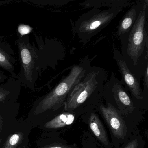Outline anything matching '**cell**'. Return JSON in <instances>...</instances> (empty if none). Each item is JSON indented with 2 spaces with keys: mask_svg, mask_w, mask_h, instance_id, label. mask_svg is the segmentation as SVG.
<instances>
[{
  "mask_svg": "<svg viewBox=\"0 0 148 148\" xmlns=\"http://www.w3.org/2000/svg\"><path fill=\"white\" fill-rule=\"evenodd\" d=\"M34 41L30 42L29 34L18 35L16 41L19 53L20 69L17 79L21 86L37 91L36 82L44 71L52 66V49L51 42L33 32Z\"/></svg>",
  "mask_w": 148,
  "mask_h": 148,
  "instance_id": "obj_1",
  "label": "cell"
},
{
  "mask_svg": "<svg viewBox=\"0 0 148 148\" xmlns=\"http://www.w3.org/2000/svg\"><path fill=\"white\" fill-rule=\"evenodd\" d=\"M148 1L144 0L137 18L128 34L119 39L121 52L131 71L140 81L148 65Z\"/></svg>",
  "mask_w": 148,
  "mask_h": 148,
  "instance_id": "obj_2",
  "label": "cell"
},
{
  "mask_svg": "<svg viewBox=\"0 0 148 148\" xmlns=\"http://www.w3.org/2000/svg\"><path fill=\"white\" fill-rule=\"evenodd\" d=\"M90 66V62L86 60L79 64L73 66L69 73L41 98L35 109L34 114L38 115L48 110L55 111L60 108L72 90L84 78Z\"/></svg>",
  "mask_w": 148,
  "mask_h": 148,
  "instance_id": "obj_3",
  "label": "cell"
},
{
  "mask_svg": "<svg viewBox=\"0 0 148 148\" xmlns=\"http://www.w3.org/2000/svg\"><path fill=\"white\" fill-rule=\"evenodd\" d=\"M123 9L111 8L101 10L93 8L79 17L73 27V32L77 35L81 43L86 44L106 27Z\"/></svg>",
  "mask_w": 148,
  "mask_h": 148,
  "instance_id": "obj_4",
  "label": "cell"
},
{
  "mask_svg": "<svg viewBox=\"0 0 148 148\" xmlns=\"http://www.w3.org/2000/svg\"><path fill=\"white\" fill-rule=\"evenodd\" d=\"M107 73L103 68L90 66L84 78L73 88L64 103L66 110L77 109L98 91L103 89Z\"/></svg>",
  "mask_w": 148,
  "mask_h": 148,
  "instance_id": "obj_5",
  "label": "cell"
},
{
  "mask_svg": "<svg viewBox=\"0 0 148 148\" xmlns=\"http://www.w3.org/2000/svg\"><path fill=\"white\" fill-rule=\"evenodd\" d=\"M113 53L121 76L120 83L124 85L125 89L130 91L134 98L137 100L143 99L145 95L140 86V81L131 71L120 51L114 48Z\"/></svg>",
  "mask_w": 148,
  "mask_h": 148,
  "instance_id": "obj_6",
  "label": "cell"
},
{
  "mask_svg": "<svg viewBox=\"0 0 148 148\" xmlns=\"http://www.w3.org/2000/svg\"><path fill=\"white\" fill-rule=\"evenodd\" d=\"M104 86L110 91L121 112L128 114L133 112L135 109L133 102L112 72L110 78L106 82Z\"/></svg>",
  "mask_w": 148,
  "mask_h": 148,
  "instance_id": "obj_7",
  "label": "cell"
},
{
  "mask_svg": "<svg viewBox=\"0 0 148 148\" xmlns=\"http://www.w3.org/2000/svg\"><path fill=\"white\" fill-rule=\"evenodd\" d=\"M100 109L114 136L120 139L124 138L127 133V127L120 112L110 103H108L106 106L101 105Z\"/></svg>",
  "mask_w": 148,
  "mask_h": 148,
  "instance_id": "obj_8",
  "label": "cell"
},
{
  "mask_svg": "<svg viewBox=\"0 0 148 148\" xmlns=\"http://www.w3.org/2000/svg\"><path fill=\"white\" fill-rule=\"evenodd\" d=\"M15 52L9 44L0 38V67L8 72L11 77L17 78Z\"/></svg>",
  "mask_w": 148,
  "mask_h": 148,
  "instance_id": "obj_9",
  "label": "cell"
},
{
  "mask_svg": "<svg viewBox=\"0 0 148 148\" xmlns=\"http://www.w3.org/2000/svg\"><path fill=\"white\" fill-rule=\"evenodd\" d=\"M144 0L137 1L127 11L119 24L117 34L119 39L128 34L137 18Z\"/></svg>",
  "mask_w": 148,
  "mask_h": 148,
  "instance_id": "obj_10",
  "label": "cell"
},
{
  "mask_svg": "<svg viewBox=\"0 0 148 148\" xmlns=\"http://www.w3.org/2000/svg\"><path fill=\"white\" fill-rule=\"evenodd\" d=\"M89 127L95 137L105 148H111L108 134L100 118L96 113L92 112L89 118Z\"/></svg>",
  "mask_w": 148,
  "mask_h": 148,
  "instance_id": "obj_11",
  "label": "cell"
},
{
  "mask_svg": "<svg viewBox=\"0 0 148 148\" xmlns=\"http://www.w3.org/2000/svg\"><path fill=\"white\" fill-rule=\"evenodd\" d=\"M21 86L17 79L10 77L0 85V103H4L18 94Z\"/></svg>",
  "mask_w": 148,
  "mask_h": 148,
  "instance_id": "obj_12",
  "label": "cell"
},
{
  "mask_svg": "<svg viewBox=\"0 0 148 148\" xmlns=\"http://www.w3.org/2000/svg\"><path fill=\"white\" fill-rule=\"evenodd\" d=\"M128 0H88L82 2L80 5L85 8H99L103 7L111 8H124L130 5Z\"/></svg>",
  "mask_w": 148,
  "mask_h": 148,
  "instance_id": "obj_13",
  "label": "cell"
},
{
  "mask_svg": "<svg viewBox=\"0 0 148 148\" xmlns=\"http://www.w3.org/2000/svg\"><path fill=\"white\" fill-rule=\"evenodd\" d=\"M75 116L70 112H63L48 121L44 127L48 129H58L66 127L73 123Z\"/></svg>",
  "mask_w": 148,
  "mask_h": 148,
  "instance_id": "obj_14",
  "label": "cell"
},
{
  "mask_svg": "<svg viewBox=\"0 0 148 148\" xmlns=\"http://www.w3.org/2000/svg\"><path fill=\"white\" fill-rule=\"evenodd\" d=\"M24 135L20 132H17L10 135L8 137L4 145V148H17L23 139Z\"/></svg>",
  "mask_w": 148,
  "mask_h": 148,
  "instance_id": "obj_15",
  "label": "cell"
},
{
  "mask_svg": "<svg viewBox=\"0 0 148 148\" xmlns=\"http://www.w3.org/2000/svg\"><path fill=\"white\" fill-rule=\"evenodd\" d=\"M41 148H79L76 143H68L65 141L55 142Z\"/></svg>",
  "mask_w": 148,
  "mask_h": 148,
  "instance_id": "obj_16",
  "label": "cell"
},
{
  "mask_svg": "<svg viewBox=\"0 0 148 148\" xmlns=\"http://www.w3.org/2000/svg\"><path fill=\"white\" fill-rule=\"evenodd\" d=\"M142 138L139 136L132 137L124 146L121 148H143Z\"/></svg>",
  "mask_w": 148,
  "mask_h": 148,
  "instance_id": "obj_17",
  "label": "cell"
},
{
  "mask_svg": "<svg viewBox=\"0 0 148 148\" xmlns=\"http://www.w3.org/2000/svg\"><path fill=\"white\" fill-rule=\"evenodd\" d=\"M32 28L28 25L21 24L18 27V32L21 36L29 34L32 31Z\"/></svg>",
  "mask_w": 148,
  "mask_h": 148,
  "instance_id": "obj_18",
  "label": "cell"
},
{
  "mask_svg": "<svg viewBox=\"0 0 148 148\" xmlns=\"http://www.w3.org/2000/svg\"><path fill=\"white\" fill-rule=\"evenodd\" d=\"M144 94L148 93V65L146 66L144 73L143 76Z\"/></svg>",
  "mask_w": 148,
  "mask_h": 148,
  "instance_id": "obj_19",
  "label": "cell"
},
{
  "mask_svg": "<svg viewBox=\"0 0 148 148\" xmlns=\"http://www.w3.org/2000/svg\"><path fill=\"white\" fill-rule=\"evenodd\" d=\"M8 78L9 77L5 74L3 71L0 70V85L5 82Z\"/></svg>",
  "mask_w": 148,
  "mask_h": 148,
  "instance_id": "obj_20",
  "label": "cell"
},
{
  "mask_svg": "<svg viewBox=\"0 0 148 148\" xmlns=\"http://www.w3.org/2000/svg\"><path fill=\"white\" fill-rule=\"evenodd\" d=\"M3 125V120L2 117L0 116V133L1 132V130H2V127ZM1 139L0 140V142H1Z\"/></svg>",
  "mask_w": 148,
  "mask_h": 148,
  "instance_id": "obj_21",
  "label": "cell"
},
{
  "mask_svg": "<svg viewBox=\"0 0 148 148\" xmlns=\"http://www.w3.org/2000/svg\"><path fill=\"white\" fill-rule=\"evenodd\" d=\"M12 1H10V0H7V1H0V5H4V4H7V3H9V2H11Z\"/></svg>",
  "mask_w": 148,
  "mask_h": 148,
  "instance_id": "obj_22",
  "label": "cell"
},
{
  "mask_svg": "<svg viewBox=\"0 0 148 148\" xmlns=\"http://www.w3.org/2000/svg\"><path fill=\"white\" fill-rule=\"evenodd\" d=\"M1 148H4V146H3V147H1Z\"/></svg>",
  "mask_w": 148,
  "mask_h": 148,
  "instance_id": "obj_23",
  "label": "cell"
},
{
  "mask_svg": "<svg viewBox=\"0 0 148 148\" xmlns=\"http://www.w3.org/2000/svg\"><path fill=\"white\" fill-rule=\"evenodd\" d=\"M17 148H21L20 147H18Z\"/></svg>",
  "mask_w": 148,
  "mask_h": 148,
  "instance_id": "obj_24",
  "label": "cell"
}]
</instances>
